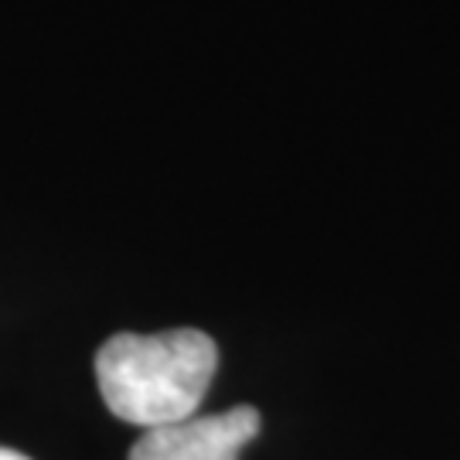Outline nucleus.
Returning <instances> with one entry per match:
<instances>
[{
    "label": "nucleus",
    "instance_id": "1",
    "mask_svg": "<svg viewBox=\"0 0 460 460\" xmlns=\"http://www.w3.org/2000/svg\"><path fill=\"white\" fill-rule=\"evenodd\" d=\"M218 368V348L198 328L113 334L96 351L99 393L133 427H167L195 416Z\"/></svg>",
    "mask_w": 460,
    "mask_h": 460
},
{
    "label": "nucleus",
    "instance_id": "2",
    "mask_svg": "<svg viewBox=\"0 0 460 460\" xmlns=\"http://www.w3.org/2000/svg\"><path fill=\"white\" fill-rule=\"evenodd\" d=\"M260 433V412L232 406L212 416H188L167 427L144 429L130 460H239L243 447Z\"/></svg>",
    "mask_w": 460,
    "mask_h": 460
},
{
    "label": "nucleus",
    "instance_id": "3",
    "mask_svg": "<svg viewBox=\"0 0 460 460\" xmlns=\"http://www.w3.org/2000/svg\"><path fill=\"white\" fill-rule=\"evenodd\" d=\"M0 460H31V457H24V454H17V450H7V447H0Z\"/></svg>",
    "mask_w": 460,
    "mask_h": 460
}]
</instances>
